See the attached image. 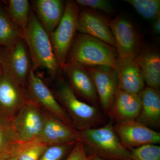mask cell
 Wrapping results in <instances>:
<instances>
[{"label":"cell","instance_id":"cell-1","mask_svg":"<svg viewBox=\"0 0 160 160\" xmlns=\"http://www.w3.org/2000/svg\"><path fill=\"white\" fill-rule=\"evenodd\" d=\"M22 35L29 49L32 67L43 68L52 76L57 74L60 69L49 33L32 11H30L29 22Z\"/></svg>","mask_w":160,"mask_h":160},{"label":"cell","instance_id":"cell-2","mask_svg":"<svg viewBox=\"0 0 160 160\" xmlns=\"http://www.w3.org/2000/svg\"><path fill=\"white\" fill-rule=\"evenodd\" d=\"M68 57L70 62L83 67L102 66L112 69L118 54L115 48L105 42L79 33L72 41Z\"/></svg>","mask_w":160,"mask_h":160},{"label":"cell","instance_id":"cell-3","mask_svg":"<svg viewBox=\"0 0 160 160\" xmlns=\"http://www.w3.org/2000/svg\"><path fill=\"white\" fill-rule=\"evenodd\" d=\"M88 155L106 159L129 160L130 152L122 145L111 122L101 127L78 131Z\"/></svg>","mask_w":160,"mask_h":160},{"label":"cell","instance_id":"cell-4","mask_svg":"<svg viewBox=\"0 0 160 160\" xmlns=\"http://www.w3.org/2000/svg\"><path fill=\"white\" fill-rule=\"evenodd\" d=\"M55 93L78 131L96 128L101 125L102 119L97 107L81 101L69 84L60 80Z\"/></svg>","mask_w":160,"mask_h":160},{"label":"cell","instance_id":"cell-5","mask_svg":"<svg viewBox=\"0 0 160 160\" xmlns=\"http://www.w3.org/2000/svg\"><path fill=\"white\" fill-rule=\"evenodd\" d=\"M79 6L76 2L68 1L65 3L62 18L55 29L49 34L55 56L60 69L66 64L72 41L77 31Z\"/></svg>","mask_w":160,"mask_h":160},{"label":"cell","instance_id":"cell-6","mask_svg":"<svg viewBox=\"0 0 160 160\" xmlns=\"http://www.w3.org/2000/svg\"><path fill=\"white\" fill-rule=\"evenodd\" d=\"M26 86L29 100L37 104L44 111L57 118L68 126L75 128L67 112L59 103L46 83L35 73L32 67L29 71Z\"/></svg>","mask_w":160,"mask_h":160},{"label":"cell","instance_id":"cell-7","mask_svg":"<svg viewBox=\"0 0 160 160\" xmlns=\"http://www.w3.org/2000/svg\"><path fill=\"white\" fill-rule=\"evenodd\" d=\"M28 52L23 37L10 46L0 48L2 71L25 87L31 68Z\"/></svg>","mask_w":160,"mask_h":160},{"label":"cell","instance_id":"cell-8","mask_svg":"<svg viewBox=\"0 0 160 160\" xmlns=\"http://www.w3.org/2000/svg\"><path fill=\"white\" fill-rule=\"evenodd\" d=\"M43 121L42 109L29 99L11 120L22 142L38 140L42 129Z\"/></svg>","mask_w":160,"mask_h":160},{"label":"cell","instance_id":"cell-9","mask_svg":"<svg viewBox=\"0 0 160 160\" xmlns=\"http://www.w3.org/2000/svg\"><path fill=\"white\" fill-rule=\"evenodd\" d=\"M108 24L114 37L118 57L136 58L142 49L141 38L130 21L118 16L108 20Z\"/></svg>","mask_w":160,"mask_h":160},{"label":"cell","instance_id":"cell-10","mask_svg":"<svg viewBox=\"0 0 160 160\" xmlns=\"http://www.w3.org/2000/svg\"><path fill=\"white\" fill-rule=\"evenodd\" d=\"M29 100L26 87L2 72L0 75V115L11 121Z\"/></svg>","mask_w":160,"mask_h":160},{"label":"cell","instance_id":"cell-11","mask_svg":"<svg viewBox=\"0 0 160 160\" xmlns=\"http://www.w3.org/2000/svg\"><path fill=\"white\" fill-rule=\"evenodd\" d=\"M113 128L122 145L128 149L160 143V132L136 120L116 123Z\"/></svg>","mask_w":160,"mask_h":160},{"label":"cell","instance_id":"cell-12","mask_svg":"<svg viewBox=\"0 0 160 160\" xmlns=\"http://www.w3.org/2000/svg\"><path fill=\"white\" fill-rule=\"evenodd\" d=\"M85 68L94 83L99 103L104 112L109 114L114 102L118 86L113 69L109 67L102 66Z\"/></svg>","mask_w":160,"mask_h":160},{"label":"cell","instance_id":"cell-13","mask_svg":"<svg viewBox=\"0 0 160 160\" xmlns=\"http://www.w3.org/2000/svg\"><path fill=\"white\" fill-rule=\"evenodd\" d=\"M43 110V109H42ZM42 129L38 141L48 146L77 142L79 132L49 112L43 110Z\"/></svg>","mask_w":160,"mask_h":160},{"label":"cell","instance_id":"cell-14","mask_svg":"<svg viewBox=\"0 0 160 160\" xmlns=\"http://www.w3.org/2000/svg\"><path fill=\"white\" fill-rule=\"evenodd\" d=\"M112 69L120 89L131 93H140L145 88V82L136 58L118 57Z\"/></svg>","mask_w":160,"mask_h":160},{"label":"cell","instance_id":"cell-15","mask_svg":"<svg viewBox=\"0 0 160 160\" xmlns=\"http://www.w3.org/2000/svg\"><path fill=\"white\" fill-rule=\"evenodd\" d=\"M63 69L66 72L70 85L74 91L90 105L97 107L98 104L97 93L90 74L85 67L77 63L66 62Z\"/></svg>","mask_w":160,"mask_h":160},{"label":"cell","instance_id":"cell-16","mask_svg":"<svg viewBox=\"0 0 160 160\" xmlns=\"http://www.w3.org/2000/svg\"><path fill=\"white\" fill-rule=\"evenodd\" d=\"M77 29L80 33L90 36L101 40L112 47L115 42L108 20L91 9H84L79 12Z\"/></svg>","mask_w":160,"mask_h":160},{"label":"cell","instance_id":"cell-17","mask_svg":"<svg viewBox=\"0 0 160 160\" xmlns=\"http://www.w3.org/2000/svg\"><path fill=\"white\" fill-rule=\"evenodd\" d=\"M141 108V93L127 92L118 86L109 115L116 123L136 120Z\"/></svg>","mask_w":160,"mask_h":160},{"label":"cell","instance_id":"cell-18","mask_svg":"<svg viewBox=\"0 0 160 160\" xmlns=\"http://www.w3.org/2000/svg\"><path fill=\"white\" fill-rule=\"evenodd\" d=\"M141 110L136 121L151 129L159 127V90L149 87L144 88L141 92Z\"/></svg>","mask_w":160,"mask_h":160},{"label":"cell","instance_id":"cell-19","mask_svg":"<svg viewBox=\"0 0 160 160\" xmlns=\"http://www.w3.org/2000/svg\"><path fill=\"white\" fill-rule=\"evenodd\" d=\"M136 60L147 87L159 90L160 56L158 52L153 48H142Z\"/></svg>","mask_w":160,"mask_h":160},{"label":"cell","instance_id":"cell-20","mask_svg":"<svg viewBox=\"0 0 160 160\" xmlns=\"http://www.w3.org/2000/svg\"><path fill=\"white\" fill-rule=\"evenodd\" d=\"M65 3L62 0L33 1V8L37 17L49 34L54 31L62 19Z\"/></svg>","mask_w":160,"mask_h":160},{"label":"cell","instance_id":"cell-21","mask_svg":"<svg viewBox=\"0 0 160 160\" xmlns=\"http://www.w3.org/2000/svg\"><path fill=\"white\" fill-rule=\"evenodd\" d=\"M22 143L11 121L0 115V160L13 155Z\"/></svg>","mask_w":160,"mask_h":160},{"label":"cell","instance_id":"cell-22","mask_svg":"<svg viewBox=\"0 0 160 160\" xmlns=\"http://www.w3.org/2000/svg\"><path fill=\"white\" fill-rule=\"evenodd\" d=\"M22 37V32L0 6V47L10 46Z\"/></svg>","mask_w":160,"mask_h":160},{"label":"cell","instance_id":"cell-23","mask_svg":"<svg viewBox=\"0 0 160 160\" xmlns=\"http://www.w3.org/2000/svg\"><path fill=\"white\" fill-rule=\"evenodd\" d=\"M8 14L12 21L23 32L29 22L30 5L28 0H9Z\"/></svg>","mask_w":160,"mask_h":160},{"label":"cell","instance_id":"cell-24","mask_svg":"<svg viewBox=\"0 0 160 160\" xmlns=\"http://www.w3.org/2000/svg\"><path fill=\"white\" fill-rule=\"evenodd\" d=\"M49 146L37 140L22 142L13 155L17 160H38Z\"/></svg>","mask_w":160,"mask_h":160},{"label":"cell","instance_id":"cell-25","mask_svg":"<svg viewBox=\"0 0 160 160\" xmlns=\"http://www.w3.org/2000/svg\"><path fill=\"white\" fill-rule=\"evenodd\" d=\"M144 18L155 20L160 15V0H125Z\"/></svg>","mask_w":160,"mask_h":160},{"label":"cell","instance_id":"cell-26","mask_svg":"<svg viewBox=\"0 0 160 160\" xmlns=\"http://www.w3.org/2000/svg\"><path fill=\"white\" fill-rule=\"evenodd\" d=\"M76 142L49 146L38 160H66Z\"/></svg>","mask_w":160,"mask_h":160},{"label":"cell","instance_id":"cell-27","mask_svg":"<svg viewBox=\"0 0 160 160\" xmlns=\"http://www.w3.org/2000/svg\"><path fill=\"white\" fill-rule=\"evenodd\" d=\"M129 160H160V146L149 144L129 149Z\"/></svg>","mask_w":160,"mask_h":160},{"label":"cell","instance_id":"cell-28","mask_svg":"<svg viewBox=\"0 0 160 160\" xmlns=\"http://www.w3.org/2000/svg\"><path fill=\"white\" fill-rule=\"evenodd\" d=\"M76 3L78 6L88 7L89 9L97 10L106 14L113 13L112 6L109 2L105 0H77Z\"/></svg>","mask_w":160,"mask_h":160},{"label":"cell","instance_id":"cell-29","mask_svg":"<svg viewBox=\"0 0 160 160\" xmlns=\"http://www.w3.org/2000/svg\"><path fill=\"white\" fill-rule=\"evenodd\" d=\"M88 154L81 140H78L66 160H87Z\"/></svg>","mask_w":160,"mask_h":160},{"label":"cell","instance_id":"cell-30","mask_svg":"<svg viewBox=\"0 0 160 160\" xmlns=\"http://www.w3.org/2000/svg\"><path fill=\"white\" fill-rule=\"evenodd\" d=\"M152 29L154 33L157 34L160 33V15L154 20L152 26Z\"/></svg>","mask_w":160,"mask_h":160},{"label":"cell","instance_id":"cell-31","mask_svg":"<svg viewBox=\"0 0 160 160\" xmlns=\"http://www.w3.org/2000/svg\"><path fill=\"white\" fill-rule=\"evenodd\" d=\"M87 160H118L112 159H106L98 157L95 155H88Z\"/></svg>","mask_w":160,"mask_h":160},{"label":"cell","instance_id":"cell-32","mask_svg":"<svg viewBox=\"0 0 160 160\" xmlns=\"http://www.w3.org/2000/svg\"><path fill=\"white\" fill-rule=\"evenodd\" d=\"M4 160H17V158L15 156L12 155Z\"/></svg>","mask_w":160,"mask_h":160},{"label":"cell","instance_id":"cell-33","mask_svg":"<svg viewBox=\"0 0 160 160\" xmlns=\"http://www.w3.org/2000/svg\"><path fill=\"white\" fill-rule=\"evenodd\" d=\"M1 48V47H0ZM2 65H1V58H0V75L2 73Z\"/></svg>","mask_w":160,"mask_h":160}]
</instances>
